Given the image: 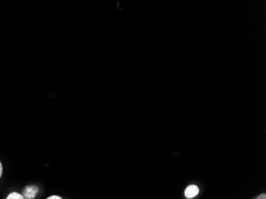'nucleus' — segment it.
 Here are the masks:
<instances>
[{
    "mask_svg": "<svg viewBox=\"0 0 266 199\" xmlns=\"http://www.w3.org/2000/svg\"><path fill=\"white\" fill-rule=\"evenodd\" d=\"M2 165L1 162H0V178L2 177Z\"/></svg>",
    "mask_w": 266,
    "mask_h": 199,
    "instance_id": "423d86ee",
    "label": "nucleus"
},
{
    "mask_svg": "<svg viewBox=\"0 0 266 199\" xmlns=\"http://www.w3.org/2000/svg\"><path fill=\"white\" fill-rule=\"evenodd\" d=\"M46 199H62V198L58 196V195H52L50 197L47 198Z\"/></svg>",
    "mask_w": 266,
    "mask_h": 199,
    "instance_id": "20e7f679",
    "label": "nucleus"
},
{
    "mask_svg": "<svg viewBox=\"0 0 266 199\" xmlns=\"http://www.w3.org/2000/svg\"><path fill=\"white\" fill-rule=\"evenodd\" d=\"M38 193V188L36 186H27L22 190V197L24 199H34Z\"/></svg>",
    "mask_w": 266,
    "mask_h": 199,
    "instance_id": "f257e3e1",
    "label": "nucleus"
},
{
    "mask_svg": "<svg viewBox=\"0 0 266 199\" xmlns=\"http://www.w3.org/2000/svg\"><path fill=\"white\" fill-rule=\"evenodd\" d=\"M199 190L195 185L189 186L185 191V196L187 199H193L199 194Z\"/></svg>",
    "mask_w": 266,
    "mask_h": 199,
    "instance_id": "f03ea898",
    "label": "nucleus"
},
{
    "mask_svg": "<svg viewBox=\"0 0 266 199\" xmlns=\"http://www.w3.org/2000/svg\"><path fill=\"white\" fill-rule=\"evenodd\" d=\"M6 199H24L22 195L21 194L17 193V192H12L9 194Z\"/></svg>",
    "mask_w": 266,
    "mask_h": 199,
    "instance_id": "7ed1b4c3",
    "label": "nucleus"
},
{
    "mask_svg": "<svg viewBox=\"0 0 266 199\" xmlns=\"http://www.w3.org/2000/svg\"><path fill=\"white\" fill-rule=\"evenodd\" d=\"M266 194H262V195H259V197L257 198L256 199H266Z\"/></svg>",
    "mask_w": 266,
    "mask_h": 199,
    "instance_id": "39448f33",
    "label": "nucleus"
}]
</instances>
